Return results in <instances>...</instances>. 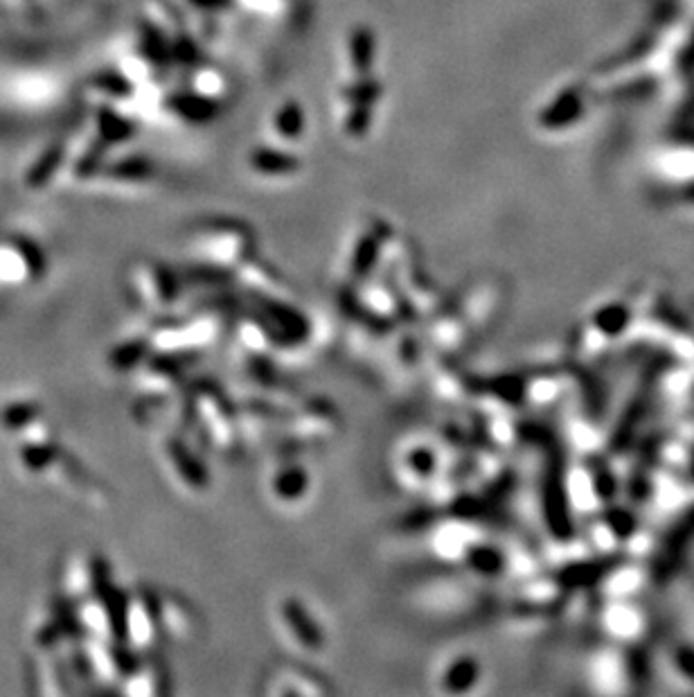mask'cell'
I'll return each mask as SVG.
<instances>
[{
  "label": "cell",
  "instance_id": "cell-1",
  "mask_svg": "<svg viewBox=\"0 0 694 697\" xmlns=\"http://www.w3.org/2000/svg\"><path fill=\"white\" fill-rule=\"evenodd\" d=\"M278 619L287 637L305 652H320L325 646L323 630L318 628L311 612L298 598H284L280 603Z\"/></svg>",
  "mask_w": 694,
  "mask_h": 697
},
{
  "label": "cell",
  "instance_id": "cell-2",
  "mask_svg": "<svg viewBox=\"0 0 694 697\" xmlns=\"http://www.w3.org/2000/svg\"><path fill=\"white\" fill-rule=\"evenodd\" d=\"M136 291L140 294L142 303L151 305V308H165V305L172 303L174 296V285L169 273L165 271L154 269H142L138 273V282H136Z\"/></svg>",
  "mask_w": 694,
  "mask_h": 697
},
{
  "label": "cell",
  "instance_id": "cell-3",
  "mask_svg": "<svg viewBox=\"0 0 694 697\" xmlns=\"http://www.w3.org/2000/svg\"><path fill=\"white\" fill-rule=\"evenodd\" d=\"M480 666L476 657H456L442 670V691L447 693H465L471 691L478 682Z\"/></svg>",
  "mask_w": 694,
  "mask_h": 697
},
{
  "label": "cell",
  "instance_id": "cell-4",
  "mask_svg": "<svg viewBox=\"0 0 694 697\" xmlns=\"http://www.w3.org/2000/svg\"><path fill=\"white\" fill-rule=\"evenodd\" d=\"M271 490H273L275 499L298 501L309 490V478H307V472L302 468L289 465V468L278 469V472L271 477Z\"/></svg>",
  "mask_w": 694,
  "mask_h": 697
},
{
  "label": "cell",
  "instance_id": "cell-5",
  "mask_svg": "<svg viewBox=\"0 0 694 697\" xmlns=\"http://www.w3.org/2000/svg\"><path fill=\"white\" fill-rule=\"evenodd\" d=\"M402 478H415V486L424 483L435 472V454L431 447H413L404 454Z\"/></svg>",
  "mask_w": 694,
  "mask_h": 697
},
{
  "label": "cell",
  "instance_id": "cell-6",
  "mask_svg": "<svg viewBox=\"0 0 694 697\" xmlns=\"http://www.w3.org/2000/svg\"><path fill=\"white\" fill-rule=\"evenodd\" d=\"M384 300H388V303H393V296H390L388 291H384ZM388 303H386V305H388ZM379 305H381V300H375V303L370 305V309H379ZM386 305H384V309H386V314H388V308H386ZM393 305H395V303H393Z\"/></svg>",
  "mask_w": 694,
  "mask_h": 697
}]
</instances>
